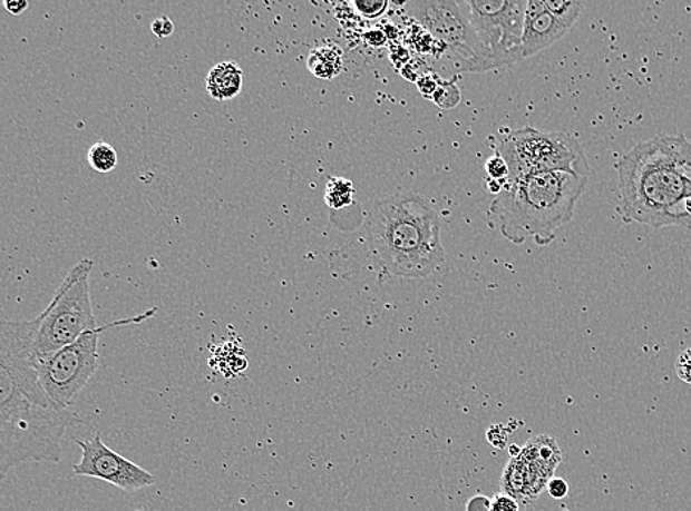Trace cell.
I'll return each instance as SVG.
<instances>
[{"mask_svg":"<svg viewBox=\"0 0 691 511\" xmlns=\"http://www.w3.org/2000/svg\"><path fill=\"white\" fill-rule=\"evenodd\" d=\"M135 511H145V510H144V509H137V510H135Z\"/></svg>","mask_w":691,"mask_h":511,"instance_id":"1f68e13d","label":"cell"},{"mask_svg":"<svg viewBox=\"0 0 691 511\" xmlns=\"http://www.w3.org/2000/svg\"><path fill=\"white\" fill-rule=\"evenodd\" d=\"M91 268L94 262L89 258L77 263L68 272L48 307L40 314L36 340L39 362L75 344L87 332L98 328L90 299Z\"/></svg>","mask_w":691,"mask_h":511,"instance_id":"5b68a950","label":"cell"},{"mask_svg":"<svg viewBox=\"0 0 691 511\" xmlns=\"http://www.w3.org/2000/svg\"><path fill=\"white\" fill-rule=\"evenodd\" d=\"M368 233L370 248L392 275L428 277L446 259L437 212L411 191L378 200L368 216Z\"/></svg>","mask_w":691,"mask_h":511,"instance_id":"7a4b0ae2","label":"cell"},{"mask_svg":"<svg viewBox=\"0 0 691 511\" xmlns=\"http://www.w3.org/2000/svg\"><path fill=\"white\" fill-rule=\"evenodd\" d=\"M354 191V186L350 180L344 177H331L324 190V200L329 208L342 209L352 204Z\"/></svg>","mask_w":691,"mask_h":511,"instance_id":"ac0fdd59","label":"cell"},{"mask_svg":"<svg viewBox=\"0 0 691 511\" xmlns=\"http://www.w3.org/2000/svg\"><path fill=\"white\" fill-rule=\"evenodd\" d=\"M2 4L12 16H21L22 12L29 9V2H27V0H3Z\"/></svg>","mask_w":691,"mask_h":511,"instance_id":"f1b7e54d","label":"cell"},{"mask_svg":"<svg viewBox=\"0 0 691 511\" xmlns=\"http://www.w3.org/2000/svg\"><path fill=\"white\" fill-rule=\"evenodd\" d=\"M587 181L588 176L570 171L542 173L510 181L493 200L488 220L512 244L533 239L538 246L551 245L574 217Z\"/></svg>","mask_w":691,"mask_h":511,"instance_id":"3957f363","label":"cell"},{"mask_svg":"<svg viewBox=\"0 0 691 511\" xmlns=\"http://www.w3.org/2000/svg\"><path fill=\"white\" fill-rule=\"evenodd\" d=\"M675 372L681 381L691 385V348L684 351V353L677 358Z\"/></svg>","mask_w":691,"mask_h":511,"instance_id":"cb8c5ba5","label":"cell"},{"mask_svg":"<svg viewBox=\"0 0 691 511\" xmlns=\"http://www.w3.org/2000/svg\"><path fill=\"white\" fill-rule=\"evenodd\" d=\"M244 71L235 61H224L210 70L205 88L213 99L231 100L241 94Z\"/></svg>","mask_w":691,"mask_h":511,"instance_id":"5bb4252c","label":"cell"},{"mask_svg":"<svg viewBox=\"0 0 691 511\" xmlns=\"http://www.w3.org/2000/svg\"><path fill=\"white\" fill-rule=\"evenodd\" d=\"M39 327L40 316L26 322L3 321L0 325V394L17 391L36 404L52 405L40 382L36 353Z\"/></svg>","mask_w":691,"mask_h":511,"instance_id":"9c48e42d","label":"cell"},{"mask_svg":"<svg viewBox=\"0 0 691 511\" xmlns=\"http://www.w3.org/2000/svg\"><path fill=\"white\" fill-rule=\"evenodd\" d=\"M520 454L553 478L562 462V451L552 436L538 435L526 442Z\"/></svg>","mask_w":691,"mask_h":511,"instance_id":"9a60e30c","label":"cell"},{"mask_svg":"<svg viewBox=\"0 0 691 511\" xmlns=\"http://www.w3.org/2000/svg\"><path fill=\"white\" fill-rule=\"evenodd\" d=\"M571 30L565 22L557 20L546 8L544 0H528L525 12L524 35H522V57H534L551 48Z\"/></svg>","mask_w":691,"mask_h":511,"instance_id":"7c38bea8","label":"cell"},{"mask_svg":"<svg viewBox=\"0 0 691 511\" xmlns=\"http://www.w3.org/2000/svg\"><path fill=\"white\" fill-rule=\"evenodd\" d=\"M352 7L356 8V11L361 17L373 20V18L381 17L387 11L388 2L387 0H357V2L352 3Z\"/></svg>","mask_w":691,"mask_h":511,"instance_id":"603a6c76","label":"cell"},{"mask_svg":"<svg viewBox=\"0 0 691 511\" xmlns=\"http://www.w3.org/2000/svg\"><path fill=\"white\" fill-rule=\"evenodd\" d=\"M468 511H492V501L485 497H475L469 501Z\"/></svg>","mask_w":691,"mask_h":511,"instance_id":"f546056e","label":"cell"},{"mask_svg":"<svg viewBox=\"0 0 691 511\" xmlns=\"http://www.w3.org/2000/svg\"><path fill=\"white\" fill-rule=\"evenodd\" d=\"M492 511H519L518 500L505 494V492L497 494L496 499L492 501Z\"/></svg>","mask_w":691,"mask_h":511,"instance_id":"484cf974","label":"cell"},{"mask_svg":"<svg viewBox=\"0 0 691 511\" xmlns=\"http://www.w3.org/2000/svg\"><path fill=\"white\" fill-rule=\"evenodd\" d=\"M405 12L438 40L451 67L461 72L494 70L487 50L470 24L464 7L455 0H416L407 2Z\"/></svg>","mask_w":691,"mask_h":511,"instance_id":"52a82bcc","label":"cell"},{"mask_svg":"<svg viewBox=\"0 0 691 511\" xmlns=\"http://www.w3.org/2000/svg\"><path fill=\"white\" fill-rule=\"evenodd\" d=\"M87 161L98 173H109L117 167L118 154L107 141H96L87 153Z\"/></svg>","mask_w":691,"mask_h":511,"instance_id":"d6986e66","label":"cell"},{"mask_svg":"<svg viewBox=\"0 0 691 511\" xmlns=\"http://www.w3.org/2000/svg\"><path fill=\"white\" fill-rule=\"evenodd\" d=\"M470 24L487 50L494 68L509 67L522 57L525 0H468Z\"/></svg>","mask_w":691,"mask_h":511,"instance_id":"30bf717a","label":"cell"},{"mask_svg":"<svg viewBox=\"0 0 691 511\" xmlns=\"http://www.w3.org/2000/svg\"><path fill=\"white\" fill-rule=\"evenodd\" d=\"M306 67L319 79L331 80L344 70L342 50L337 45L315 48L306 59Z\"/></svg>","mask_w":691,"mask_h":511,"instance_id":"2e32d148","label":"cell"},{"mask_svg":"<svg viewBox=\"0 0 691 511\" xmlns=\"http://www.w3.org/2000/svg\"><path fill=\"white\" fill-rule=\"evenodd\" d=\"M567 490H570L567 483L561 478L552 479V481L548 482V492H551L553 499H565Z\"/></svg>","mask_w":691,"mask_h":511,"instance_id":"83f0119b","label":"cell"},{"mask_svg":"<svg viewBox=\"0 0 691 511\" xmlns=\"http://www.w3.org/2000/svg\"><path fill=\"white\" fill-rule=\"evenodd\" d=\"M544 4H546L548 11H551L557 20L565 22L571 29L576 20H578L585 7V4L578 2V0H544Z\"/></svg>","mask_w":691,"mask_h":511,"instance_id":"ffe728a7","label":"cell"},{"mask_svg":"<svg viewBox=\"0 0 691 511\" xmlns=\"http://www.w3.org/2000/svg\"><path fill=\"white\" fill-rule=\"evenodd\" d=\"M418 88L424 96H429L432 99L435 92H437L439 81L435 80L432 76H424L422 79L416 80Z\"/></svg>","mask_w":691,"mask_h":511,"instance_id":"4316f807","label":"cell"},{"mask_svg":"<svg viewBox=\"0 0 691 511\" xmlns=\"http://www.w3.org/2000/svg\"><path fill=\"white\" fill-rule=\"evenodd\" d=\"M0 401V472L27 462L61 463V441L68 428L84 422L71 410L36 404L17 391Z\"/></svg>","mask_w":691,"mask_h":511,"instance_id":"277c9868","label":"cell"},{"mask_svg":"<svg viewBox=\"0 0 691 511\" xmlns=\"http://www.w3.org/2000/svg\"><path fill=\"white\" fill-rule=\"evenodd\" d=\"M551 481L547 473L519 453L518 458L507 463L502 488L505 494L514 497L515 500H535Z\"/></svg>","mask_w":691,"mask_h":511,"instance_id":"4fadbf2b","label":"cell"},{"mask_svg":"<svg viewBox=\"0 0 691 511\" xmlns=\"http://www.w3.org/2000/svg\"><path fill=\"white\" fill-rule=\"evenodd\" d=\"M158 309H148L139 316L125 318L100 326L77 340L75 344L59 350L58 353L40 362L39 374L45 394L55 409L70 410L76 396L85 390L87 383L98 372L100 364L99 336L114 327L139 325L155 316Z\"/></svg>","mask_w":691,"mask_h":511,"instance_id":"ba28073f","label":"cell"},{"mask_svg":"<svg viewBox=\"0 0 691 511\" xmlns=\"http://www.w3.org/2000/svg\"><path fill=\"white\" fill-rule=\"evenodd\" d=\"M432 100L444 109L455 108L460 102V90L452 83H439L437 92L434 94Z\"/></svg>","mask_w":691,"mask_h":511,"instance_id":"44dd1931","label":"cell"},{"mask_svg":"<svg viewBox=\"0 0 691 511\" xmlns=\"http://www.w3.org/2000/svg\"><path fill=\"white\" fill-rule=\"evenodd\" d=\"M616 171L622 220L652 229L691 227V141L683 135L635 145Z\"/></svg>","mask_w":691,"mask_h":511,"instance_id":"6da1fadb","label":"cell"},{"mask_svg":"<svg viewBox=\"0 0 691 511\" xmlns=\"http://www.w3.org/2000/svg\"><path fill=\"white\" fill-rule=\"evenodd\" d=\"M150 30L159 39L171 38L174 31V24L171 18L159 17L157 20L150 22Z\"/></svg>","mask_w":691,"mask_h":511,"instance_id":"d4e9b609","label":"cell"},{"mask_svg":"<svg viewBox=\"0 0 691 511\" xmlns=\"http://www.w3.org/2000/svg\"><path fill=\"white\" fill-rule=\"evenodd\" d=\"M81 451L79 463L72 464L76 476L99 479L126 492H137L155 485L157 479L148 470L123 458L104 444L103 433L89 440H75Z\"/></svg>","mask_w":691,"mask_h":511,"instance_id":"8fae6325","label":"cell"},{"mask_svg":"<svg viewBox=\"0 0 691 511\" xmlns=\"http://www.w3.org/2000/svg\"><path fill=\"white\" fill-rule=\"evenodd\" d=\"M366 42L372 45V47H382V45L387 42V36L381 30L369 31V33L366 35Z\"/></svg>","mask_w":691,"mask_h":511,"instance_id":"4dcf8cb0","label":"cell"},{"mask_svg":"<svg viewBox=\"0 0 691 511\" xmlns=\"http://www.w3.org/2000/svg\"><path fill=\"white\" fill-rule=\"evenodd\" d=\"M496 153L505 158L509 167V184L542 173L570 171L590 175L583 146L566 131L522 127L502 138Z\"/></svg>","mask_w":691,"mask_h":511,"instance_id":"8992f818","label":"cell"},{"mask_svg":"<svg viewBox=\"0 0 691 511\" xmlns=\"http://www.w3.org/2000/svg\"><path fill=\"white\" fill-rule=\"evenodd\" d=\"M485 171H487V179L505 181L506 185L509 184V167H507V163L500 154L496 153L494 157L488 159L487 164H485Z\"/></svg>","mask_w":691,"mask_h":511,"instance_id":"7402d4cb","label":"cell"},{"mask_svg":"<svg viewBox=\"0 0 691 511\" xmlns=\"http://www.w3.org/2000/svg\"><path fill=\"white\" fill-rule=\"evenodd\" d=\"M249 366L250 362L244 350H241L240 345L233 344V342L214 348L212 357H210V367L216 368L228 379L240 376Z\"/></svg>","mask_w":691,"mask_h":511,"instance_id":"e0dca14e","label":"cell"}]
</instances>
